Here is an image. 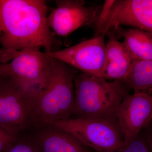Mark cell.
I'll use <instances>...</instances> for the list:
<instances>
[{
	"label": "cell",
	"mask_w": 152,
	"mask_h": 152,
	"mask_svg": "<svg viewBox=\"0 0 152 152\" xmlns=\"http://www.w3.org/2000/svg\"><path fill=\"white\" fill-rule=\"evenodd\" d=\"M0 75L9 76L23 84L43 88L46 84L52 58L38 47L0 53Z\"/></svg>",
	"instance_id": "5b68a950"
},
{
	"label": "cell",
	"mask_w": 152,
	"mask_h": 152,
	"mask_svg": "<svg viewBox=\"0 0 152 152\" xmlns=\"http://www.w3.org/2000/svg\"><path fill=\"white\" fill-rule=\"evenodd\" d=\"M48 17V25L55 35L67 37L82 26L96 22L102 9L87 7L81 0H58Z\"/></svg>",
	"instance_id": "9c48e42d"
},
{
	"label": "cell",
	"mask_w": 152,
	"mask_h": 152,
	"mask_svg": "<svg viewBox=\"0 0 152 152\" xmlns=\"http://www.w3.org/2000/svg\"><path fill=\"white\" fill-rule=\"evenodd\" d=\"M1 34V14H0V36Z\"/></svg>",
	"instance_id": "d6986e66"
},
{
	"label": "cell",
	"mask_w": 152,
	"mask_h": 152,
	"mask_svg": "<svg viewBox=\"0 0 152 152\" xmlns=\"http://www.w3.org/2000/svg\"><path fill=\"white\" fill-rule=\"evenodd\" d=\"M16 141L10 146L5 152H41L34 141L18 142H16Z\"/></svg>",
	"instance_id": "2e32d148"
},
{
	"label": "cell",
	"mask_w": 152,
	"mask_h": 152,
	"mask_svg": "<svg viewBox=\"0 0 152 152\" xmlns=\"http://www.w3.org/2000/svg\"><path fill=\"white\" fill-rule=\"evenodd\" d=\"M104 36L98 35L67 48L45 53L82 72L104 77L106 62Z\"/></svg>",
	"instance_id": "ba28073f"
},
{
	"label": "cell",
	"mask_w": 152,
	"mask_h": 152,
	"mask_svg": "<svg viewBox=\"0 0 152 152\" xmlns=\"http://www.w3.org/2000/svg\"><path fill=\"white\" fill-rule=\"evenodd\" d=\"M41 89L0 75V126L17 136L35 123Z\"/></svg>",
	"instance_id": "277c9868"
},
{
	"label": "cell",
	"mask_w": 152,
	"mask_h": 152,
	"mask_svg": "<svg viewBox=\"0 0 152 152\" xmlns=\"http://www.w3.org/2000/svg\"><path fill=\"white\" fill-rule=\"evenodd\" d=\"M75 108L77 118L104 120L118 125L120 104L129 95L127 87L118 81L81 72L74 79Z\"/></svg>",
	"instance_id": "7a4b0ae2"
},
{
	"label": "cell",
	"mask_w": 152,
	"mask_h": 152,
	"mask_svg": "<svg viewBox=\"0 0 152 152\" xmlns=\"http://www.w3.org/2000/svg\"><path fill=\"white\" fill-rule=\"evenodd\" d=\"M46 126L34 140L41 152H89L73 136L51 126Z\"/></svg>",
	"instance_id": "8fae6325"
},
{
	"label": "cell",
	"mask_w": 152,
	"mask_h": 152,
	"mask_svg": "<svg viewBox=\"0 0 152 152\" xmlns=\"http://www.w3.org/2000/svg\"><path fill=\"white\" fill-rule=\"evenodd\" d=\"M145 139L149 147L150 152H152V135H148Z\"/></svg>",
	"instance_id": "ac0fdd59"
},
{
	"label": "cell",
	"mask_w": 152,
	"mask_h": 152,
	"mask_svg": "<svg viewBox=\"0 0 152 152\" xmlns=\"http://www.w3.org/2000/svg\"><path fill=\"white\" fill-rule=\"evenodd\" d=\"M122 43L133 61L152 60V34L137 28L125 32Z\"/></svg>",
	"instance_id": "4fadbf2b"
},
{
	"label": "cell",
	"mask_w": 152,
	"mask_h": 152,
	"mask_svg": "<svg viewBox=\"0 0 152 152\" xmlns=\"http://www.w3.org/2000/svg\"><path fill=\"white\" fill-rule=\"evenodd\" d=\"M123 83L135 92L152 88V60L133 61L130 73Z\"/></svg>",
	"instance_id": "5bb4252c"
},
{
	"label": "cell",
	"mask_w": 152,
	"mask_h": 152,
	"mask_svg": "<svg viewBox=\"0 0 152 152\" xmlns=\"http://www.w3.org/2000/svg\"><path fill=\"white\" fill-rule=\"evenodd\" d=\"M95 36L113 28L131 26L152 34V0L110 1L107 15L96 22Z\"/></svg>",
	"instance_id": "52a82bcc"
},
{
	"label": "cell",
	"mask_w": 152,
	"mask_h": 152,
	"mask_svg": "<svg viewBox=\"0 0 152 152\" xmlns=\"http://www.w3.org/2000/svg\"><path fill=\"white\" fill-rule=\"evenodd\" d=\"M1 63H0V65H1Z\"/></svg>",
	"instance_id": "ffe728a7"
},
{
	"label": "cell",
	"mask_w": 152,
	"mask_h": 152,
	"mask_svg": "<svg viewBox=\"0 0 152 152\" xmlns=\"http://www.w3.org/2000/svg\"><path fill=\"white\" fill-rule=\"evenodd\" d=\"M115 152H150V151L146 139L138 137L137 136Z\"/></svg>",
	"instance_id": "9a60e30c"
},
{
	"label": "cell",
	"mask_w": 152,
	"mask_h": 152,
	"mask_svg": "<svg viewBox=\"0 0 152 152\" xmlns=\"http://www.w3.org/2000/svg\"><path fill=\"white\" fill-rule=\"evenodd\" d=\"M48 11L44 0H0V53L29 47L53 52L58 42L48 25Z\"/></svg>",
	"instance_id": "6da1fadb"
},
{
	"label": "cell",
	"mask_w": 152,
	"mask_h": 152,
	"mask_svg": "<svg viewBox=\"0 0 152 152\" xmlns=\"http://www.w3.org/2000/svg\"><path fill=\"white\" fill-rule=\"evenodd\" d=\"M50 126L70 134L97 152H115L124 145L118 126L104 120L69 118Z\"/></svg>",
	"instance_id": "8992f818"
},
{
	"label": "cell",
	"mask_w": 152,
	"mask_h": 152,
	"mask_svg": "<svg viewBox=\"0 0 152 152\" xmlns=\"http://www.w3.org/2000/svg\"><path fill=\"white\" fill-rule=\"evenodd\" d=\"M117 119L124 144L128 143L151 121L152 96L142 91L127 95L120 104Z\"/></svg>",
	"instance_id": "30bf717a"
},
{
	"label": "cell",
	"mask_w": 152,
	"mask_h": 152,
	"mask_svg": "<svg viewBox=\"0 0 152 152\" xmlns=\"http://www.w3.org/2000/svg\"><path fill=\"white\" fill-rule=\"evenodd\" d=\"M77 72L72 66L52 58L46 84L39 95L35 123L46 126L73 115L74 79Z\"/></svg>",
	"instance_id": "3957f363"
},
{
	"label": "cell",
	"mask_w": 152,
	"mask_h": 152,
	"mask_svg": "<svg viewBox=\"0 0 152 152\" xmlns=\"http://www.w3.org/2000/svg\"><path fill=\"white\" fill-rule=\"evenodd\" d=\"M17 136L0 126V152L5 151L16 141Z\"/></svg>",
	"instance_id": "e0dca14e"
},
{
	"label": "cell",
	"mask_w": 152,
	"mask_h": 152,
	"mask_svg": "<svg viewBox=\"0 0 152 152\" xmlns=\"http://www.w3.org/2000/svg\"><path fill=\"white\" fill-rule=\"evenodd\" d=\"M106 62L104 78L123 82L130 73L133 61L121 43L113 35L106 45Z\"/></svg>",
	"instance_id": "7c38bea8"
}]
</instances>
